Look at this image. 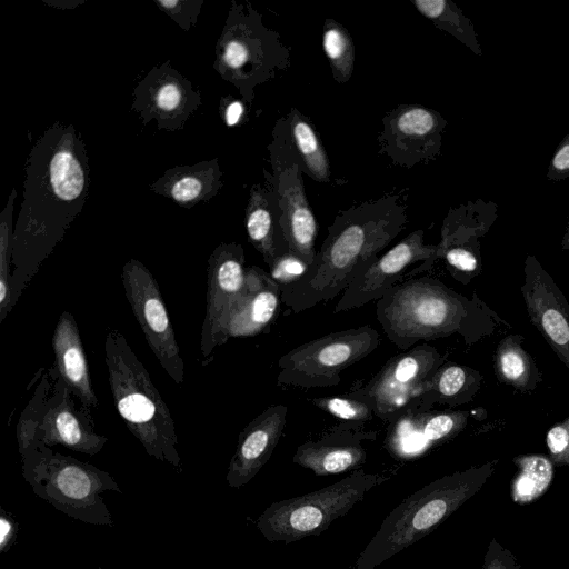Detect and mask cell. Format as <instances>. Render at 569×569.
<instances>
[{
    "instance_id": "8",
    "label": "cell",
    "mask_w": 569,
    "mask_h": 569,
    "mask_svg": "<svg viewBox=\"0 0 569 569\" xmlns=\"http://www.w3.org/2000/svg\"><path fill=\"white\" fill-rule=\"evenodd\" d=\"M387 479L385 475L356 471L316 491L271 503L256 526L270 542L290 543L318 536Z\"/></svg>"
},
{
    "instance_id": "9",
    "label": "cell",
    "mask_w": 569,
    "mask_h": 569,
    "mask_svg": "<svg viewBox=\"0 0 569 569\" xmlns=\"http://www.w3.org/2000/svg\"><path fill=\"white\" fill-rule=\"evenodd\" d=\"M268 150L272 173L263 170V174L277 199V254L289 251L310 267L317 254L318 222L307 198L303 172L286 138L283 117L273 127Z\"/></svg>"
},
{
    "instance_id": "10",
    "label": "cell",
    "mask_w": 569,
    "mask_h": 569,
    "mask_svg": "<svg viewBox=\"0 0 569 569\" xmlns=\"http://www.w3.org/2000/svg\"><path fill=\"white\" fill-rule=\"evenodd\" d=\"M380 341L369 325L307 341L279 358L277 383L303 389L336 387L341 372L371 355Z\"/></svg>"
},
{
    "instance_id": "7",
    "label": "cell",
    "mask_w": 569,
    "mask_h": 569,
    "mask_svg": "<svg viewBox=\"0 0 569 569\" xmlns=\"http://www.w3.org/2000/svg\"><path fill=\"white\" fill-rule=\"evenodd\" d=\"M22 473L33 492L54 509L86 523L113 526L100 493L122 490L107 471L44 446Z\"/></svg>"
},
{
    "instance_id": "25",
    "label": "cell",
    "mask_w": 569,
    "mask_h": 569,
    "mask_svg": "<svg viewBox=\"0 0 569 569\" xmlns=\"http://www.w3.org/2000/svg\"><path fill=\"white\" fill-rule=\"evenodd\" d=\"M482 380V375L473 368L446 362L427 381L412 408L431 409L435 405L457 407L468 403L480 390Z\"/></svg>"
},
{
    "instance_id": "32",
    "label": "cell",
    "mask_w": 569,
    "mask_h": 569,
    "mask_svg": "<svg viewBox=\"0 0 569 569\" xmlns=\"http://www.w3.org/2000/svg\"><path fill=\"white\" fill-rule=\"evenodd\" d=\"M493 211L481 200L451 208L443 220L441 239L479 240L493 222Z\"/></svg>"
},
{
    "instance_id": "27",
    "label": "cell",
    "mask_w": 569,
    "mask_h": 569,
    "mask_svg": "<svg viewBox=\"0 0 569 569\" xmlns=\"http://www.w3.org/2000/svg\"><path fill=\"white\" fill-rule=\"evenodd\" d=\"M283 118L287 141L302 172L317 182H329L331 178L329 158L309 118L297 108H291Z\"/></svg>"
},
{
    "instance_id": "34",
    "label": "cell",
    "mask_w": 569,
    "mask_h": 569,
    "mask_svg": "<svg viewBox=\"0 0 569 569\" xmlns=\"http://www.w3.org/2000/svg\"><path fill=\"white\" fill-rule=\"evenodd\" d=\"M308 401L318 409L338 418L341 423L357 428L375 417L372 399L356 390L348 395L310 398Z\"/></svg>"
},
{
    "instance_id": "15",
    "label": "cell",
    "mask_w": 569,
    "mask_h": 569,
    "mask_svg": "<svg viewBox=\"0 0 569 569\" xmlns=\"http://www.w3.org/2000/svg\"><path fill=\"white\" fill-rule=\"evenodd\" d=\"M244 262V250L238 242L220 243L208 259L206 311L200 340L203 358L227 342L229 315L246 279Z\"/></svg>"
},
{
    "instance_id": "37",
    "label": "cell",
    "mask_w": 569,
    "mask_h": 569,
    "mask_svg": "<svg viewBox=\"0 0 569 569\" xmlns=\"http://www.w3.org/2000/svg\"><path fill=\"white\" fill-rule=\"evenodd\" d=\"M308 268L309 266L301 259L287 251L277 254L276 260L269 267V274L280 289H283L301 280Z\"/></svg>"
},
{
    "instance_id": "33",
    "label": "cell",
    "mask_w": 569,
    "mask_h": 569,
    "mask_svg": "<svg viewBox=\"0 0 569 569\" xmlns=\"http://www.w3.org/2000/svg\"><path fill=\"white\" fill-rule=\"evenodd\" d=\"M322 49L333 79L340 84L348 82L355 69V43L349 31L331 18L323 23Z\"/></svg>"
},
{
    "instance_id": "3",
    "label": "cell",
    "mask_w": 569,
    "mask_h": 569,
    "mask_svg": "<svg viewBox=\"0 0 569 569\" xmlns=\"http://www.w3.org/2000/svg\"><path fill=\"white\" fill-rule=\"evenodd\" d=\"M376 316L387 338L403 351L452 335L472 346L503 322L476 293L468 298L429 276L393 286L377 301Z\"/></svg>"
},
{
    "instance_id": "26",
    "label": "cell",
    "mask_w": 569,
    "mask_h": 569,
    "mask_svg": "<svg viewBox=\"0 0 569 569\" xmlns=\"http://www.w3.org/2000/svg\"><path fill=\"white\" fill-rule=\"evenodd\" d=\"M244 223L249 242L270 267L277 258V199L266 177L263 183H254L250 188Z\"/></svg>"
},
{
    "instance_id": "22",
    "label": "cell",
    "mask_w": 569,
    "mask_h": 569,
    "mask_svg": "<svg viewBox=\"0 0 569 569\" xmlns=\"http://www.w3.org/2000/svg\"><path fill=\"white\" fill-rule=\"evenodd\" d=\"M471 411L412 408L389 423V443L401 450H421L450 440L461 432Z\"/></svg>"
},
{
    "instance_id": "11",
    "label": "cell",
    "mask_w": 569,
    "mask_h": 569,
    "mask_svg": "<svg viewBox=\"0 0 569 569\" xmlns=\"http://www.w3.org/2000/svg\"><path fill=\"white\" fill-rule=\"evenodd\" d=\"M121 281L149 348L169 377L181 385L184 381L183 359L153 274L141 261L129 259L122 267Z\"/></svg>"
},
{
    "instance_id": "18",
    "label": "cell",
    "mask_w": 569,
    "mask_h": 569,
    "mask_svg": "<svg viewBox=\"0 0 569 569\" xmlns=\"http://www.w3.org/2000/svg\"><path fill=\"white\" fill-rule=\"evenodd\" d=\"M49 372L52 388L38 427V440L47 447L62 445L89 456L99 453L108 438L96 431L90 410L77 407L73 393L53 367Z\"/></svg>"
},
{
    "instance_id": "20",
    "label": "cell",
    "mask_w": 569,
    "mask_h": 569,
    "mask_svg": "<svg viewBox=\"0 0 569 569\" xmlns=\"http://www.w3.org/2000/svg\"><path fill=\"white\" fill-rule=\"evenodd\" d=\"M377 431L339 423L317 440L300 445L292 461L317 476H329L353 470L367 458L362 441L375 440Z\"/></svg>"
},
{
    "instance_id": "5",
    "label": "cell",
    "mask_w": 569,
    "mask_h": 569,
    "mask_svg": "<svg viewBox=\"0 0 569 569\" xmlns=\"http://www.w3.org/2000/svg\"><path fill=\"white\" fill-rule=\"evenodd\" d=\"M497 463L492 460L441 477L408 496L385 518L355 569H375L430 533L480 490Z\"/></svg>"
},
{
    "instance_id": "12",
    "label": "cell",
    "mask_w": 569,
    "mask_h": 569,
    "mask_svg": "<svg viewBox=\"0 0 569 569\" xmlns=\"http://www.w3.org/2000/svg\"><path fill=\"white\" fill-rule=\"evenodd\" d=\"M446 363V357L429 343H420L390 358L371 380L356 391L369 396L375 416L391 423L412 408L425 385Z\"/></svg>"
},
{
    "instance_id": "29",
    "label": "cell",
    "mask_w": 569,
    "mask_h": 569,
    "mask_svg": "<svg viewBox=\"0 0 569 569\" xmlns=\"http://www.w3.org/2000/svg\"><path fill=\"white\" fill-rule=\"evenodd\" d=\"M410 2L436 28L450 33L475 54H482L471 20L455 2L450 0H410Z\"/></svg>"
},
{
    "instance_id": "31",
    "label": "cell",
    "mask_w": 569,
    "mask_h": 569,
    "mask_svg": "<svg viewBox=\"0 0 569 569\" xmlns=\"http://www.w3.org/2000/svg\"><path fill=\"white\" fill-rule=\"evenodd\" d=\"M518 472L511 482L515 502L528 503L539 498L553 478V462L545 455H521L513 458Z\"/></svg>"
},
{
    "instance_id": "30",
    "label": "cell",
    "mask_w": 569,
    "mask_h": 569,
    "mask_svg": "<svg viewBox=\"0 0 569 569\" xmlns=\"http://www.w3.org/2000/svg\"><path fill=\"white\" fill-rule=\"evenodd\" d=\"M52 388L50 372H44L17 425L18 449L22 466L39 458L46 445L38 440V427Z\"/></svg>"
},
{
    "instance_id": "16",
    "label": "cell",
    "mask_w": 569,
    "mask_h": 569,
    "mask_svg": "<svg viewBox=\"0 0 569 569\" xmlns=\"http://www.w3.org/2000/svg\"><path fill=\"white\" fill-rule=\"evenodd\" d=\"M131 109L142 124L157 121L158 129L177 131L201 106L200 91L176 70L170 60L153 67L133 89Z\"/></svg>"
},
{
    "instance_id": "2",
    "label": "cell",
    "mask_w": 569,
    "mask_h": 569,
    "mask_svg": "<svg viewBox=\"0 0 569 569\" xmlns=\"http://www.w3.org/2000/svg\"><path fill=\"white\" fill-rule=\"evenodd\" d=\"M407 198L392 191L339 211L303 278L280 289L282 303L298 313L343 292L406 228Z\"/></svg>"
},
{
    "instance_id": "13",
    "label": "cell",
    "mask_w": 569,
    "mask_h": 569,
    "mask_svg": "<svg viewBox=\"0 0 569 569\" xmlns=\"http://www.w3.org/2000/svg\"><path fill=\"white\" fill-rule=\"evenodd\" d=\"M437 244L425 243V231L406 238L366 267L342 292L333 312L360 308L381 299L393 286L429 271L436 263Z\"/></svg>"
},
{
    "instance_id": "44",
    "label": "cell",
    "mask_w": 569,
    "mask_h": 569,
    "mask_svg": "<svg viewBox=\"0 0 569 569\" xmlns=\"http://www.w3.org/2000/svg\"><path fill=\"white\" fill-rule=\"evenodd\" d=\"M47 6L56 9H74L83 4L87 0H42Z\"/></svg>"
},
{
    "instance_id": "45",
    "label": "cell",
    "mask_w": 569,
    "mask_h": 569,
    "mask_svg": "<svg viewBox=\"0 0 569 569\" xmlns=\"http://www.w3.org/2000/svg\"><path fill=\"white\" fill-rule=\"evenodd\" d=\"M562 250H569V227L567 229V232L563 236L562 242H561Z\"/></svg>"
},
{
    "instance_id": "1",
    "label": "cell",
    "mask_w": 569,
    "mask_h": 569,
    "mask_svg": "<svg viewBox=\"0 0 569 569\" xmlns=\"http://www.w3.org/2000/svg\"><path fill=\"white\" fill-rule=\"evenodd\" d=\"M24 172L12 238V308L89 196V157L76 127L56 121L47 128L31 148Z\"/></svg>"
},
{
    "instance_id": "6",
    "label": "cell",
    "mask_w": 569,
    "mask_h": 569,
    "mask_svg": "<svg viewBox=\"0 0 569 569\" xmlns=\"http://www.w3.org/2000/svg\"><path fill=\"white\" fill-rule=\"evenodd\" d=\"M291 64V47L263 23L249 1H231L214 48L213 69L239 91L250 107L254 89L284 72Z\"/></svg>"
},
{
    "instance_id": "36",
    "label": "cell",
    "mask_w": 569,
    "mask_h": 569,
    "mask_svg": "<svg viewBox=\"0 0 569 569\" xmlns=\"http://www.w3.org/2000/svg\"><path fill=\"white\" fill-rule=\"evenodd\" d=\"M17 198L16 188L12 189L8 202L0 213V323L12 310L11 306V277H12V238H13V209Z\"/></svg>"
},
{
    "instance_id": "43",
    "label": "cell",
    "mask_w": 569,
    "mask_h": 569,
    "mask_svg": "<svg viewBox=\"0 0 569 569\" xmlns=\"http://www.w3.org/2000/svg\"><path fill=\"white\" fill-rule=\"evenodd\" d=\"M18 535V525L12 516L1 508L0 513V552L4 553L10 550Z\"/></svg>"
},
{
    "instance_id": "38",
    "label": "cell",
    "mask_w": 569,
    "mask_h": 569,
    "mask_svg": "<svg viewBox=\"0 0 569 569\" xmlns=\"http://www.w3.org/2000/svg\"><path fill=\"white\" fill-rule=\"evenodd\" d=\"M183 31L196 26L204 0H153Z\"/></svg>"
},
{
    "instance_id": "23",
    "label": "cell",
    "mask_w": 569,
    "mask_h": 569,
    "mask_svg": "<svg viewBox=\"0 0 569 569\" xmlns=\"http://www.w3.org/2000/svg\"><path fill=\"white\" fill-rule=\"evenodd\" d=\"M53 368L58 377L87 409L99 406L89 366L87 362L80 331L76 319L69 311H63L58 319L53 336Z\"/></svg>"
},
{
    "instance_id": "4",
    "label": "cell",
    "mask_w": 569,
    "mask_h": 569,
    "mask_svg": "<svg viewBox=\"0 0 569 569\" xmlns=\"http://www.w3.org/2000/svg\"><path fill=\"white\" fill-rule=\"evenodd\" d=\"M104 361L116 409L146 452L181 471L178 436L170 409L123 333L109 328Z\"/></svg>"
},
{
    "instance_id": "24",
    "label": "cell",
    "mask_w": 569,
    "mask_h": 569,
    "mask_svg": "<svg viewBox=\"0 0 569 569\" xmlns=\"http://www.w3.org/2000/svg\"><path fill=\"white\" fill-rule=\"evenodd\" d=\"M223 172L218 158L192 166H177L149 186V189L171 199L183 208H192L212 199L223 186Z\"/></svg>"
},
{
    "instance_id": "14",
    "label": "cell",
    "mask_w": 569,
    "mask_h": 569,
    "mask_svg": "<svg viewBox=\"0 0 569 569\" xmlns=\"http://www.w3.org/2000/svg\"><path fill=\"white\" fill-rule=\"evenodd\" d=\"M447 120L422 104H399L382 118L379 152L393 164L411 169L436 160L441 150Z\"/></svg>"
},
{
    "instance_id": "41",
    "label": "cell",
    "mask_w": 569,
    "mask_h": 569,
    "mask_svg": "<svg viewBox=\"0 0 569 569\" xmlns=\"http://www.w3.org/2000/svg\"><path fill=\"white\" fill-rule=\"evenodd\" d=\"M483 569H522L509 550L492 540L485 558Z\"/></svg>"
},
{
    "instance_id": "35",
    "label": "cell",
    "mask_w": 569,
    "mask_h": 569,
    "mask_svg": "<svg viewBox=\"0 0 569 569\" xmlns=\"http://www.w3.org/2000/svg\"><path fill=\"white\" fill-rule=\"evenodd\" d=\"M438 260H442L450 276L463 284H468L482 270L479 241L439 242L436 262Z\"/></svg>"
},
{
    "instance_id": "28",
    "label": "cell",
    "mask_w": 569,
    "mask_h": 569,
    "mask_svg": "<svg viewBox=\"0 0 569 569\" xmlns=\"http://www.w3.org/2000/svg\"><path fill=\"white\" fill-rule=\"evenodd\" d=\"M519 333L503 337L495 353V373L499 381L521 392L537 388L542 378L532 357L522 348Z\"/></svg>"
},
{
    "instance_id": "42",
    "label": "cell",
    "mask_w": 569,
    "mask_h": 569,
    "mask_svg": "<svg viewBox=\"0 0 569 569\" xmlns=\"http://www.w3.org/2000/svg\"><path fill=\"white\" fill-rule=\"evenodd\" d=\"M244 103L243 100L230 96L220 99L219 112L227 127H236L241 123L246 116Z\"/></svg>"
},
{
    "instance_id": "17",
    "label": "cell",
    "mask_w": 569,
    "mask_h": 569,
    "mask_svg": "<svg viewBox=\"0 0 569 569\" xmlns=\"http://www.w3.org/2000/svg\"><path fill=\"white\" fill-rule=\"evenodd\" d=\"M520 291L531 323L569 370V302L535 256L526 257Z\"/></svg>"
},
{
    "instance_id": "40",
    "label": "cell",
    "mask_w": 569,
    "mask_h": 569,
    "mask_svg": "<svg viewBox=\"0 0 569 569\" xmlns=\"http://www.w3.org/2000/svg\"><path fill=\"white\" fill-rule=\"evenodd\" d=\"M569 178V133L555 150L548 167L547 179L560 181Z\"/></svg>"
},
{
    "instance_id": "21",
    "label": "cell",
    "mask_w": 569,
    "mask_h": 569,
    "mask_svg": "<svg viewBox=\"0 0 569 569\" xmlns=\"http://www.w3.org/2000/svg\"><path fill=\"white\" fill-rule=\"evenodd\" d=\"M282 303L279 284L257 266L246 268V279L226 327V339L253 337L268 330Z\"/></svg>"
},
{
    "instance_id": "39",
    "label": "cell",
    "mask_w": 569,
    "mask_h": 569,
    "mask_svg": "<svg viewBox=\"0 0 569 569\" xmlns=\"http://www.w3.org/2000/svg\"><path fill=\"white\" fill-rule=\"evenodd\" d=\"M546 443L553 465H569V416L548 430Z\"/></svg>"
},
{
    "instance_id": "19",
    "label": "cell",
    "mask_w": 569,
    "mask_h": 569,
    "mask_svg": "<svg viewBox=\"0 0 569 569\" xmlns=\"http://www.w3.org/2000/svg\"><path fill=\"white\" fill-rule=\"evenodd\" d=\"M287 413L286 405L270 406L241 430L226 477L229 487L247 485L268 462L282 436Z\"/></svg>"
}]
</instances>
